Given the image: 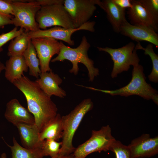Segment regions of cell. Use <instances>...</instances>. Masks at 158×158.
<instances>
[{"label": "cell", "mask_w": 158, "mask_h": 158, "mask_svg": "<svg viewBox=\"0 0 158 158\" xmlns=\"http://www.w3.org/2000/svg\"><path fill=\"white\" fill-rule=\"evenodd\" d=\"M131 158L148 157L158 153V136L150 137V135L143 134L133 140L128 145Z\"/></svg>", "instance_id": "12"}, {"label": "cell", "mask_w": 158, "mask_h": 158, "mask_svg": "<svg viewBox=\"0 0 158 158\" xmlns=\"http://www.w3.org/2000/svg\"><path fill=\"white\" fill-rule=\"evenodd\" d=\"M135 49L138 50L141 49L144 51L145 55H148L151 58L152 63V69L150 73L148 75L149 80L152 82H158V55L154 51L152 44H148L145 48L142 47L140 42H137L135 46Z\"/></svg>", "instance_id": "24"}, {"label": "cell", "mask_w": 158, "mask_h": 158, "mask_svg": "<svg viewBox=\"0 0 158 158\" xmlns=\"http://www.w3.org/2000/svg\"><path fill=\"white\" fill-rule=\"evenodd\" d=\"M16 127L23 147L30 150L41 149L43 141L40 140V131L35 124H21Z\"/></svg>", "instance_id": "17"}, {"label": "cell", "mask_w": 158, "mask_h": 158, "mask_svg": "<svg viewBox=\"0 0 158 158\" xmlns=\"http://www.w3.org/2000/svg\"><path fill=\"white\" fill-rule=\"evenodd\" d=\"M0 158H7L6 154L5 153H3L1 154Z\"/></svg>", "instance_id": "35"}, {"label": "cell", "mask_w": 158, "mask_h": 158, "mask_svg": "<svg viewBox=\"0 0 158 158\" xmlns=\"http://www.w3.org/2000/svg\"><path fill=\"white\" fill-rule=\"evenodd\" d=\"M36 51L40 63L41 73L51 71L49 63L52 57L58 54L61 49V42L48 37H41L31 39Z\"/></svg>", "instance_id": "10"}, {"label": "cell", "mask_w": 158, "mask_h": 158, "mask_svg": "<svg viewBox=\"0 0 158 158\" xmlns=\"http://www.w3.org/2000/svg\"><path fill=\"white\" fill-rule=\"evenodd\" d=\"M61 142L52 140H45L43 141L41 149L44 156H49L54 158L59 154L62 145Z\"/></svg>", "instance_id": "25"}, {"label": "cell", "mask_w": 158, "mask_h": 158, "mask_svg": "<svg viewBox=\"0 0 158 158\" xmlns=\"http://www.w3.org/2000/svg\"><path fill=\"white\" fill-rule=\"evenodd\" d=\"M99 6L106 12L108 19L115 32L119 33L121 26L127 20L126 9L119 7L112 0L100 1Z\"/></svg>", "instance_id": "18"}, {"label": "cell", "mask_w": 158, "mask_h": 158, "mask_svg": "<svg viewBox=\"0 0 158 158\" xmlns=\"http://www.w3.org/2000/svg\"><path fill=\"white\" fill-rule=\"evenodd\" d=\"M132 6L128 8L127 14L130 23L135 25H144L153 28L157 32L158 26L139 0H131Z\"/></svg>", "instance_id": "16"}, {"label": "cell", "mask_w": 158, "mask_h": 158, "mask_svg": "<svg viewBox=\"0 0 158 158\" xmlns=\"http://www.w3.org/2000/svg\"><path fill=\"white\" fill-rule=\"evenodd\" d=\"M0 13L6 15L13 16L11 0H0Z\"/></svg>", "instance_id": "29"}, {"label": "cell", "mask_w": 158, "mask_h": 158, "mask_svg": "<svg viewBox=\"0 0 158 158\" xmlns=\"http://www.w3.org/2000/svg\"><path fill=\"white\" fill-rule=\"evenodd\" d=\"M28 68L23 55L10 57L5 63V77L13 83L23 75L24 72H27Z\"/></svg>", "instance_id": "19"}, {"label": "cell", "mask_w": 158, "mask_h": 158, "mask_svg": "<svg viewBox=\"0 0 158 158\" xmlns=\"http://www.w3.org/2000/svg\"><path fill=\"white\" fill-rule=\"evenodd\" d=\"M117 5L121 8L126 9L132 6L131 0H112Z\"/></svg>", "instance_id": "31"}, {"label": "cell", "mask_w": 158, "mask_h": 158, "mask_svg": "<svg viewBox=\"0 0 158 158\" xmlns=\"http://www.w3.org/2000/svg\"><path fill=\"white\" fill-rule=\"evenodd\" d=\"M109 150L114 152L116 158H131L130 152L128 146L115 140L112 143Z\"/></svg>", "instance_id": "26"}, {"label": "cell", "mask_w": 158, "mask_h": 158, "mask_svg": "<svg viewBox=\"0 0 158 158\" xmlns=\"http://www.w3.org/2000/svg\"><path fill=\"white\" fill-rule=\"evenodd\" d=\"M36 1L41 6L57 4H63V0H39Z\"/></svg>", "instance_id": "32"}, {"label": "cell", "mask_w": 158, "mask_h": 158, "mask_svg": "<svg viewBox=\"0 0 158 158\" xmlns=\"http://www.w3.org/2000/svg\"><path fill=\"white\" fill-rule=\"evenodd\" d=\"M158 26V0H139Z\"/></svg>", "instance_id": "27"}, {"label": "cell", "mask_w": 158, "mask_h": 158, "mask_svg": "<svg viewBox=\"0 0 158 158\" xmlns=\"http://www.w3.org/2000/svg\"><path fill=\"white\" fill-rule=\"evenodd\" d=\"M53 158H74L73 154L64 156H61L58 155L56 157Z\"/></svg>", "instance_id": "33"}, {"label": "cell", "mask_w": 158, "mask_h": 158, "mask_svg": "<svg viewBox=\"0 0 158 158\" xmlns=\"http://www.w3.org/2000/svg\"><path fill=\"white\" fill-rule=\"evenodd\" d=\"M5 65H4L0 60V74L2 71L4 70Z\"/></svg>", "instance_id": "34"}, {"label": "cell", "mask_w": 158, "mask_h": 158, "mask_svg": "<svg viewBox=\"0 0 158 158\" xmlns=\"http://www.w3.org/2000/svg\"><path fill=\"white\" fill-rule=\"evenodd\" d=\"M35 81L41 89L49 96L54 95L63 98L66 95L65 91L59 87L63 82L61 78L52 71L41 73Z\"/></svg>", "instance_id": "15"}, {"label": "cell", "mask_w": 158, "mask_h": 158, "mask_svg": "<svg viewBox=\"0 0 158 158\" xmlns=\"http://www.w3.org/2000/svg\"><path fill=\"white\" fill-rule=\"evenodd\" d=\"M61 44L59 53L56 57L51 60V62L63 61L66 60L70 61L72 64V67L69 72L75 75L78 74L79 71L78 63H82L88 70L89 81L92 82L95 77L99 75V71L98 68L94 66L93 61L88 56L87 51L91 46L86 37L83 36L80 44L75 48L66 46L62 41Z\"/></svg>", "instance_id": "3"}, {"label": "cell", "mask_w": 158, "mask_h": 158, "mask_svg": "<svg viewBox=\"0 0 158 158\" xmlns=\"http://www.w3.org/2000/svg\"><path fill=\"white\" fill-rule=\"evenodd\" d=\"M12 84L24 95L27 109L33 116L35 124L40 131L58 114L56 105L35 81L31 80L24 75Z\"/></svg>", "instance_id": "1"}, {"label": "cell", "mask_w": 158, "mask_h": 158, "mask_svg": "<svg viewBox=\"0 0 158 158\" xmlns=\"http://www.w3.org/2000/svg\"><path fill=\"white\" fill-rule=\"evenodd\" d=\"M13 17L12 15H8L0 13V28H3L5 26L13 24L12 19Z\"/></svg>", "instance_id": "30"}, {"label": "cell", "mask_w": 158, "mask_h": 158, "mask_svg": "<svg viewBox=\"0 0 158 158\" xmlns=\"http://www.w3.org/2000/svg\"><path fill=\"white\" fill-rule=\"evenodd\" d=\"M26 63L29 68V74L38 78L41 73L40 66V63L35 49L31 42L29 40L28 48L23 55Z\"/></svg>", "instance_id": "22"}, {"label": "cell", "mask_w": 158, "mask_h": 158, "mask_svg": "<svg viewBox=\"0 0 158 158\" xmlns=\"http://www.w3.org/2000/svg\"><path fill=\"white\" fill-rule=\"evenodd\" d=\"M4 116L8 122L16 126L21 124H35L33 115L16 98L11 99L7 103Z\"/></svg>", "instance_id": "14"}, {"label": "cell", "mask_w": 158, "mask_h": 158, "mask_svg": "<svg viewBox=\"0 0 158 158\" xmlns=\"http://www.w3.org/2000/svg\"><path fill=\"white\" fill-rule=\"evenodd\" d=\"M135 47L132 42L117 48L97 47L99 51L107 52L111 57L114 63L111 73L112 78L116 77L123 71H128L131 66H133L139 64L140 60Z\"/></svg>", "instance_id": "6"}, {"label": "cell", "mask_w": 158, "mask_h": 158, "mask_svg": "<svg viewBox=\"0 0 158 158\" xmlns=\"http://www.w3.org/2000/svg\"><path fill=\"white\" fill-rule=\"evenodd\" d=\"M119 33L137 42L146 41L158 47V34L151 27L132 25L126 20L121 26Z\"/></svg>", "instance_id": "13"}, {"label": "cell", "mask_w": 158, "mask_h": 158, "mask_svg": "<svg viewBox=\"0 0 158 158\" xmlns=\"http://www.w3.org/2000/svg\"><path fill=\"white\" fill-rule=\"evenodd\" d=\"M63 131L61 116L58 113L42 128L40 132L41 141L52 140L57 141L62 138Z\"/></svg>", "instance_id": "20"}, {"label": "cell", "mask_w": 158, "mask_h": 158, "mask_svg": "<svg viewBox=\"0 0 158 158\" xmlns=\"http://www.w3.org/2000/svg\"><path fill=\"white\" fill-rule=\"evenodd\" d=\"M115 140L108 125L102 126L99 130H92L90 138L75 148L73 153L74 157L85 158L94 152L109 150L111 145Z\"/></svg>", "instance_id": "8"}, {"label": "cell", "mask_w": 158, "mask_h": 158, "mask_svg": "<svg viewBox=\"0 0 158 158\" xmlns=\"http://www.w3.org/2000/svg\"><path fill=\"white\" fill-rule=\"evenodd\" d=\"M2 138L10 149L12 158H43L44 157L41 149H26L20 145L14 137L13 138V145L12 146L7 143L2 137Z\"/></svg>", "instance_id": "21"}, {"label": "cell", "mask_w": 158, "mask_h": 158, "mask_svg": "<svg viewBox=\"0 0 158 158\" xmlns=\"http://www.w3.org/2000/svg\"><path fill=\"white\" fill-rule=\"evenodd\" d=\"M99 0H64L63 5L75 28L89 21L99 5Z\"/></svg>", "instance_id": "9"}, {"label": "cell", "mask_w": 158, "mask_h": 158, "mask_svg": "<svg viewBox=\"0 0 158 158\" xmlns=\"http://www.w3.org/2000/svg\"><path fill=\"white\" fill-rule=\"evenodd\" d=\"M95 22L94 21H89L78 28L69 29L55 26L48 29H39L35 31L28 32V35L29 39L41 37H48L63 41L70 45L73 46L75 44L74 42L71 39L73 33L81 30L93 32L95 31Z\"/></svg>", "instance_id": "11"}, {"label": "cell", "mask_w": 158, "mask_h": 158, "mask_svg": "<svg viewBox=\"0 0 158 158\" xmlns=\"http://www.w3.org/2000/svg\"><path fill=\"white\" fill-rule=\"evenodd\" d=\"M13 17V24L27 32L40 29L36 21V13L41 7L37 1L11 0Z\"/></svg>", "instance_id": "5"}, {"label": "cell", "mask_w": 158, "mask_h": 158, "mask_svg": "<svg viewBox=\"0 0 158 158\" xmlns=\"http://www.w3.org/2000/svg\"><path fill=\"white\" fill-rule=\"evenodd\" d=\"M93 107L91 99L87 98L83 100L69 114L61 116L63 131L62 144L59 155H67L74 152L75 148L72 144L73 136L85 116Z\"/></svg>", "instance_id": "4"}, {"label": "cell", "mask_w": 158, "mask_h": 158, "mask_svg": "<svg viewBox=\"0 0 158 158\" xmlns=\"http://www.w3.org/2000/svg\"><path fill=\"white\" fill-rule=\"evenodd\" d=\"M143 67L138 64L133 66L132 77L126 85L114 90H103L92 87H85L93 90L101 92L111 96L120 95L127 97L137 95L146 100L151 99L158 105V92L146 80Z\"/></svg>", "instance_id": "2"}, {"label": "cell", "mask_w": 158, "mask_h": 158, "mask_svg": "<svg viewBox=\"0 0 158 158\" xmlns=\"http://www.w3.org/2000/svg\"><path fill=\"white\" fill-rule=\"evenodd\" d=\"M35 19L39 28L42 30L52 26L66 29L75 28L62 4L41 6L36 13Z\"/></svg>", "instance_id": "7"}, {"label": "cell", "mask_w": 158, "mask_h": 158, "mask_svg": "<svg viewBox=\"0 0 158 158\" xmlns=\"http://www.w3.org/2000/svg\"><path fill=\"white\" fill-rule=\"evenodd\" d=\"M28 32L25 31L12 40L8 48L7 55L9 57L23 56L27 49L29 39Z\"/></svg>", "instance_id": "23"}, {"label": "cell", "mask_w": 158, "mask_h": 158, "mask_svg": "<svg viewBox=\"0 0 158 158\" xmlns=\"http://www.w3.org/2000/svg\"><path fill=\"white\" fill-rule=\"evenodd\" d=\"M24 31L23 28L18 30L17 27H15L9 32L0 35V52L3 51L2 47L4 45L9 41L21 34Z\"/></svg>", "instance_id": "28"}]
</instances>
